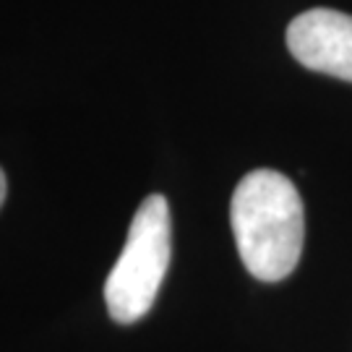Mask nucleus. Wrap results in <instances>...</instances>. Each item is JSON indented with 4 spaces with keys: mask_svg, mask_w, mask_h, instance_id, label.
<instances>
[{
    "mask_svg": "<svg viewBox=\"0 0 352 352\" xmlns=\"http://www.w3.org/2000/svg\"><path fill=\"white\" fill-rule=\"evenodd\" d=\"M230 225L240 261L261 282H279L295 272L305 240L300 193L277 170H253L230 201Z\"/></svg>",
    "mask_w": 352,
    "mask_h": 352,
    "instance_id": "f257e3e1",
    "label": "nucleus"
},
{
    "mask_svg": "<svg viewBox=\"0 0 352 352\" xmlns=\"http://www.w3.org/2000/svg\"><path fill=\"white\" fill-rule=\"evenodd\" d=\"M287 47L308 71L352 81V16L331 8H314L292 19Z\"/></svg>",
    "mask_w": 352,
    "mask_h": 352,
    "instance_id": "7ed1b4c3",
    "label": "nucleus"
},
{
    "mask_svg": "<svg viewBox=\"0 0 352 352\" xmlns=\"http://www.w3.org/2000/svg\"><path fill=\"white\" fill-rule=\"evenodd\" d=\"M173 256V222L162 193L144 199L128 227L123 251L104 279L107 314L118 324H136L151 311Z\"/></svg>",
    "mask_w": 352,
    "mask_h": 352,
    "instance_id": "f03ea898",
    "label": "nucleus"
},
{
    "mask_svg": "<svg viewBox=\"0 0 352 352\" xmlns=\"http://www.w3.org/2000/svg\"><path fill=\"white\" fill-rule=\"evenodd\" d=\"M6 193H8V183H6V173H3V167H0V206L6 201Z\"/></svg>",
    "mask_w": 352,
    "mask_h": 352,
    "instance_id": "20e7f679",
    "label": "nucleus"
}]
</instances>
